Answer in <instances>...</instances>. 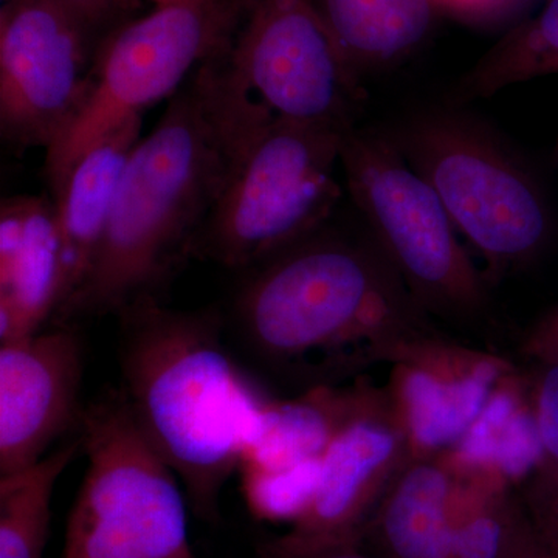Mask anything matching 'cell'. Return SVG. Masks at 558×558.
Segmentation results:
<instances>
[{
    "label": "cell",
    "instance_id": "f1b7e54d",
    "mask_svg": "<svg viewBox=\"0 0 558 558\" xmlns=\"http://www.w3.org/2000/svg\"><path fill=\"white\" fill-rule=\"evenodd\" d=\"M538 527L558 546V498L537 515Z\"/></svg>",
    "mask_w": 558,
    "mask_h": 558
},
{
    "label": "cell",
    "instance_id": "7c38bea8",
    "mask_svg": "<svg viewBox=\"0 0 558 558\" xmlns=\"http://www.w3.org/2000/svg\"><path fill=\"white\" fill-rule=\"evenodd\" d=\"M83 374V344L69 325L0 344V476L32 468L80 425Z\"/></svg>",
    "mask_w": 558,
    "mask_h": 558
},
{
    "label": "cell",
    "instance_id": "ba28073f",
    "mask_svg": "<svg viewBox=\"0 0 558 558\" xmlns=\"http://www.w3.org/2000/svg\"><path fill=\"white\" fill-rule=\"evenodd\" d=\"M245 0H182L113 28L98 44L78 116L46 153L51 196L80 157L124 121L171 98L190 73L229 49Z\"/></svg>",
    "mask_w": 558,
    "mask_h": 558
},
{
    "label": "cell",
    "instance_id": "5bb4252c",
    "mask_svg": "<svg viewBox=\"0 0 558 558\" xmlns=\"http://www.w3.org/2000/svg\"><path fill=\"white\" fill-rule=\"evenodd\" d=\"M64 300L54 202L14 196L0 205V344L39 332Z\"/></svg>",
    "mask_w": 558,
    "mask_h": 558
},
{
    "label": "cell",
    "instance_id": "9c48e42d",
    "mask_svg": "<svg viewBox=\"0 0 558 558\" xmlns=\"http://www.w3.org/2000/svg\"><path fill=\"white\" fill-rule=\"evenodd\" d=\"M222 68L238 90L277 119L355 128L360 76L314 0H245Z\"/></svg>",
    "mask_w": 558,
    "mask_h": 558
},
{
    "label": "cell",
    "instance_id": "d4e9b609",
    "mask_svg": "<svg viewBox=\"0 0 558 558\" xmlns=\"http://www.w3.org/2000/svg\"><path fill=\"white\" fill-rule=\"evenodd\" d=\"M521 352L534 362H558V304L524 333Z\"/></svg>",
    "mask_w": 558,
    "mask_h": 558
},
{
    "label": "cell",
    "instance_id": "484cf974",
    "mask_svg": "<svg viewBox=\"0 0 558 558\" xmlns=\"http://www.w3.org/2000/svg\"><path fill=\"white\" fill-rule=\"evenodd\" d=\"M264 558H371L355 549L354 543L318 546V548L293 550V553L264 554Z\"/></svg>",
    "mask_w": 558,
    "mask_h": 558
},
{
    "label": "cell",
    "instance_id": "8fae6325",
    "mask_svg": "<svg viewBox=\"0 0 558 558\" xmlns=\"http://www.w3.org/2000/svg\"><path fill=\"white\" fill-rule=\"evenodd\" d=\"M411 457L409 433L388 388L368 384L357 411L323 454L311 508L290 534L267 545L264 554L355 545Z\"/></svg>",
    "mask_w": 558,
    "mask_h": 558
},
{
    "label": "cell",
    "instance_id": "3957f363",
    "mask_svg": "<svg viewBox=\"0 0 558 558\" xmlns=\"http://www.w3.org/2000/svg\"><path fill=\"white\" fill-rule=\"evenodd\" d=\"M121 395L194 513L218 524L220 495L269 402L222 343L216 311L143 300L120 312Z\"/></svg>",
    "mask_w": 558,
    "mask_h": 558
},
{
    "label": "cell",
    "instance_id": "5b68a950",
    "mask_svg": "<svg viewBox=\"0 0 558 558\" xmlns=\"http://www.w3.org/2000/svg\"><path fill=\"white\" fill-rule=\"evenodd\" d=\"M391 138L480 253L488 286L542 258L553 241V209L537 178L501 138L451 112L418 116Z\"/></svg>",
    "mask_w": 558,
    "mask_h": 558
},
{
    "label": "cell",
    "instance_id": "7402d4cb",
    "mask_svg": "<svg viewBox=\"0 0 558 558\" xmlns=\"http://www.w3.org/2000/svg\"><path fill=\"white\" fill-rule=\"evenodd\" d=\"M242 495L260 520L296 523L317 494L322 458L284 469L241 465Z\"/></svg>",
    "mask_w": 558,
    "mask_h": 558
},
{
    "label": "cell",
    "instance_id": "ac0fdd59",
    "mask_svg": "<svg viewBox=\"0 0 558 558\" xmlns=\"http://www.w3.org/2000/svg\"><path fill=\"white\" fill-rule=\"evenodd\" d=\"M368 384L352 387H318L290 400L264 407L258 428L241 458V465L284 469L323 458L340 429L365 398Z\"/></svg>",
    "mask_w": 558,
    "mask_h": 558
},
{
    "label": "cell",
    "instance_id": "ffe728a7",
    "mask_svg": "<svg viewBox=\"0 0 558 558\" xmlns=\"http://www.w3.org/2000/svg\"><path fill=\"white\" fill-rule=\"evenodd\" d=\"M81 449V438L72 440L32 468L0 476V558H44L54 487Z\"/></svg>",
    "mask_w": 558,
    "mask_h": 558
},
{
    "label": "cell",
    "instance_id": "2e32d148",
    "mask_svg": "<svg viewBox=\"0 0 558 558\" xmlns=\"http://www.w3.org/2000/svg\"><path fill=\"white\" fill-rule=\"evenodd\" d=\"M458 476L527 486L542 462V442L529 399L526 373H510L478 418L444 454Z\"/></svg>",
    "mask_w": 558,
    "mask_h": 558
},
{
    "label": "cell",
    "instance_id": "4fadbf2b",
    "mask_svg": "<svg viewBox=\"0 0 558 558\" xmlns=\"http://www.w3.org/2000/svg\"><path fill=\"white\" fill-rule=\"evenodd\" d=\"M515 369L502 355L462 347L439 330L411 343L392 363L387 388L413 454L449 453Z\"/></svg>",
    "mask_w": 558,
    "mask_h": 558
},
{
    "label": "cell",
    "instance_id": "44dd1931",
    "mask_svg": "<svg viewBox=\"0 0 558 558\" xmlns=\"http://www.w3.org/2000/svg\"><path fill=\"white\" fill-rule=\"evenodd\" d=\"M558 73V0L517 25L459 81L461 101L483 100L513 84Z\"/></svg>",
    "mask_w": 558,
    "mask_h": 558
},
{
    "label": "cell",
    "instance_id": "8992f818",
    "mask_svg": "<svg viewBox=\"0 0 558 558\" xmlns=\"http://www.w3.org/2000/svg\"><path fill=\"white\" fill-rule=\"evenodd\" d=\"M347 189L371 238L425 314L465 328L488 317V282L427 180L388 135L352 128L341 140Z\"/></svg>",
    "mask_w": 558,
    "mask_h": 558
},
{
    "label": "cell",
    "instance_id": "52a82bcc",
    "mask_svg": "<svg viewBox=\"0 0 558 558\" xmlns=\"http://www.w3.org/2000/svg\"><path fill=\"white\" fill-rule=\"evenodd\" d=\"M80 428L87 469L62 558H196L179 478L143 436L121 391L87 407Z\"/></svg>",
    "mask_w": 558,
    "mask_h": 558
},
{
    "label": "cell",
    "instance_id": "7a4b0ae2",
    "mask_svg": "<svg viewBox=\"0 0 558 558\" xmlns=\"http://www.w3.org/2000/svg\"><path fill=\"white\" fill-rule=\"evenodd\" d=\"M233 317L245 347L304 391L396 363L438 329L376 241L329 223L245 270Z\"/></svg>",
    "mask_w": 558,
    "mask_h": 558
},
{
    "label": "cell",
    "instance_id": "9a60e30c",
    "mask_svg": "<svg viewBox=\"0 0 558 558\" xmlns=\"http://www.w3.org/2000/svg\"><path fill=\"white\" fill-rule=\"evenodd\" d=\"M140 134L142 116L98 140L73 165L51 199L57 207L64 267L61 306L76 292L94 263L124 168L142 140Z\"/></svg>",
    "mask_w": 558,
    "mask_h": 558
},
{
    "label": "cell",
    "instance_id": "603a6c76",
    "mask_svg": "<svg viewBox=\"0 0 558 558\" xmlns=\"http://www.w3.org/2000/svg\"><path fill=\"white\" fill-rule=\"evenodd\" d=\"M527 371V391L542 442V462L529 481L535 515L558 498V362H534Z\"/></svg>",
    "mask_w": 558,
    "mask_h": 558
},
{
    "label": "cell",
    "instance_id": "f546056e",
    "mask_svg": "<svg viewBox=\"0 0 558 558\" xmlns=\"http://www.w3.org/2000/svg\"><path fill=\"white\" fill-rule=\"evenodd\" d=\"M138 2H140V0H138ZM148 2H153L154 5H156V7H161V5H170V3L182 2V0H148Z\"/></svg>",
    "mask_w": 558,
    "mask_h": 558
},
{
    "label": "cell",
    "instance_id": "4316f807",
    "mask_svg": "<svg viewBox=\"0 0 558 558\" xmlns=\"http://www.w3.org/2000/svg\"><path fill=\"white\" fill-rule=\"evenodd\" d=\"M513 558H558V546L535 523Z\"/></svg>",
    "mask_w": 558,
    "mask_h": 558
},
{
    "label": "cell",
    "instance_id": "277c9868",
    "mask_svg": "<svg viewBox=\"0 0 558 558\" xmlns=\"http://www.w3.org/2000/svg\"><path fill=\"white\" fill-rule=\"evenodd\" d=\"M347 132L270 116L242 140L194 255L248 270L325 227L341 199Z\"/></svg>",
    "mask_w": 558,
    "mask_h": 558
},
{
    "label": "cell",
    "instance_id": "cb8c5ba5",
    "mask_svg": "<svg viewBox=\"0 0 558 558\" xmlns=\"http://www.w3.org/2000/svg\"><path fill=\"white\" fill-rule=\"evenodd\" d=\"M83 21L98 38L130 21L138 0H57Z\"/></svg>",
    "mask_w": 558,
    "mask_h": 558
},
{
    "label": "cell",
    "instance_id": "6da1fadb",
    "mask_svg": "<svg viewBox=\"0 0 558 558\" xmlns=\"http://www.w3.org/2000/svg\"><path fill=\"white\" fill-rule=\"evenodd\" d=\"M220 57L186 80L132 153L94 263L58 326L160 300L194 255L242 140L270 117L227 80Z\"/></svg>",
    "mask_w": 558,
    "mask_h": 558
},
{
    "label": "cell",
    "instance_id": "d6986e66",
    "mask_svg": "<svg viewBox=\"0 0 558 558\" xmlns=\"http://www.w3.org/2000/svg\"><path fill=\"white\" fill-rule=\"evenodd\" d=\"M352 70L387 68L409 57L435 25L438 0H314Z\"/></svg>",
    "mask_w": 558,
    "mask_h": 558
},
{
    "label": "cell",
    "instance_id": "e0dca14e",
    "mask_svg": "<svg viewBox=\"0 0 558 558\" xmlns=\"http://www.w3.org/2000/svg\"><path fill=\"white\" fill-rule=\"evenodd\" d=\"M457 473L444 454H413L373 521L392 558H450Z\"/></svg>",
    "mask_w": 558,
    "mask_h": 558
},
{
    "label": "cell",
    "instance_id": "1f68e13d",
    "mask_svg": "<svg viewBox=\"0 0 558 558\" xmlns=\"http://www.w3.org/2000/svg\"><path fill=\"white\" fill-rule=\"evenodd\" d=\"M557 157H558V143H557Z\"/></svg>",
    "mask_w": 558,
    "mask_h": 558
},
{
    "label": "cell",
    "instance_id": "4dcf8cb0",
    "mask_svg": "<svg viewBox=\"0 0 558 558\" xmlns=\"http://www.w3.org/2000/svg\"><path fill=\"white\" fill-rule=\"evenodd\" d=\"M14 2V0H2V5H5V3Z\"/></svg>",
    "mask_w": 558,
    "mask_h": 558
},
{
    "label": "cell",
    "instance_id": "30bf717a",
    "mask_svg": "<svg viewBox=\"0 0 558 558\" xmlns=\"http://www.w3.org/2000/svg\"><path fill=\"white\" fill-rule=\"evenodd\" d=\"M100 38L57 0L0 9V134L17 150H49L90 90Z\"/></svg>",
    "mask_w": 558,
    "mask_h": 558
},
{
    "label": "cell",
    "instance_id": "83f0119b",
    "mask_svg": "<svg viewBox=\"0 0 558 558\" xmlns=\"http://www.w3.org/2000/svg\"><path fill=\"white\" fill-rule=\"evenodd\" d=\"M508 2L510 0H438L439 7H446L454 13L464 14V16L487 14Z\"/></svg>",
    "mask_w": 558,
    "mask_h": 558
}]
</instances>
